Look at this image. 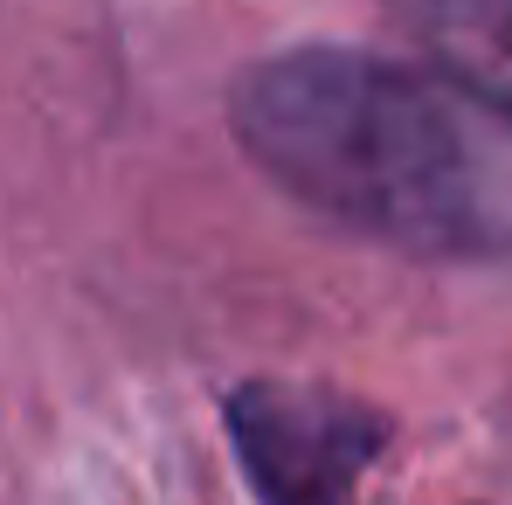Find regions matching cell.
<instances>
[{"mask_svg":"<svg viewBox=\"0 0 512 505\" xmlns=\"http://www.w3.org/2000/svg\"><path fill=\"white\" fill-rule=\"evenodd\" d=\"M229 118L312 215L429 263H512V104L471 77L312 42L250 63Z\"/></svg>","mask_w":512,"mask_h":505,"instance_id":"obj_1","label":"cell"},{"mask_svg":"<svg viewBox=\"0 0 512 505\" xmlns=\"http://www.w3.org/2000/svg\"><path fill=\"white\" fill-rule=\"evenodd\" d=\"M229 443L263 505H360L374 457L388 450V409L319 381H243L222 402Z\"/></svg>","mask_w":512,"mask_h":505,"instance_id":"obj_2","label":"cell"},{"mask_svg":"<svg viewBox=\"0 0 512 505\" xmlns=\"http://www.w3.org/2000/svg\"><path fill=\"white\" fill-rule=\"evenodd\" d=\"M443 70L512 104V0H395Z\"/></svg>","mask_w":512,"mask_h":505,"instance_id":"obj_3","label":"cell"}]
</instances>
